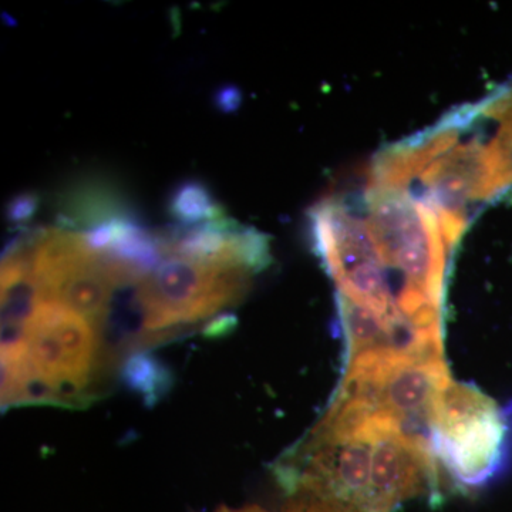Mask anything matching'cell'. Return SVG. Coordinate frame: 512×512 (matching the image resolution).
<instances>
[{"label": "cell", "instance_id": "cell-6", "mask_svg": "<svg viewBox=\"0 0 512 512\" xmlns=\"http://www.w3.org/2000/svg\"><path fill=\"white\" fill-rule=\"evenodd\" d=\"M477 106L497 126L495 133L488 134L484 130L471 106H466L468 121L490 151L501 191L505 192L512 187V80L478 101Z\"/></svg>", "mask_w": 512, "mask_h": 512}, {"label": "cell", "instance_id": "cell-4", "mask_svg": "<svg viewBox=\"0 0 512 512\" xmlns=\"http://www.w3.org/2000/svg\"><path fill=\"white\" fill-rule=\"evenodd\" d=\"M372 436L370 511L392 512L439 483V461L429 444L386 426L373 427Z\"/></svg>", "mask_w": 512, "mask_h": 512}, {"label": "cell", "instance_id": "cell-1", "mask_svg": "<svg viewBox=\"0 0 512 512\" xmlns=\"http://www.w3.org/2000/svg\"><path fill=\"white\" fill-rule=\"evenodd\" d=\"M255 269L239 262L197 259L165 252L136 288L144 349L205 323V330L244 298Z\"/></svg>", "mask_w": 512, "mask_h": 512}, {"label": "cell", "instance_id": "cell-3", "mask_svg": "<svg viewBox=\"0 0 512 512\" xmlns=\"http://www.w3.org/2000/svg\"><path fill=\"white\" fill-rule=\"evenodd\" d=\"M372 457V431L345 429L320 420L281 458L276 473L291 495H316L372 512Z\"/></svg>", "mask_w": 512, "mask_h": 512}, {"label": "cell", "instance_id": "cell-2", "mask_svg": "<svg viewBox=\"0 0 512 512\" xmlns=\"http://www.w3.org/2000/svg\"><path fill=\"white\" fill-rule=\"evenodd\" d=\"M431 450L457 484L468 488L487 484L507 458L503 414L476 386L451 380L437 407Z\"/></svg>", "mask_w": 512, "mask_h": 512}, {"label": "cell", "instance_id": "cell-10", "mask_svg": "<svg viewBox=\"0 0 512 512\" xmlns=\"http://www.w3.org/2000/svg\"><path fill=\"white\" fill-rule=\"evenodd\" d=\"M214 104L222 113H232L241 104V93L237 87L222 86L214 94Z\"/></svg>", "mask_w": 512, "mask_h": 512}, {"label": "cell", "instance_id": "cell-8", "mask_svg": "<svg viewBox=\"0 0 512 512\" xmlns=\"http://www.w3.org/2000/svg\"><path fill=\"white\" fill-rule=\"evenodd\" d=\"M285 512H362L330 498L311 494H292Z\"/></svg>", "mask_w": 512, "mask_h": 512}, {"label": "cell", "instance_id": "cell-7", "mask_svg": "<svg viewBox=\"0 0 512 512\" xmlns=\"http://www.w3.org/2000/svg\"><path fill=\"white\" fill-rule=\"evenodd\" d=\"M167 211L178 225H198L225 217L224 208L200 180H185L175 185L167 201Z\"/></svg>", "mask_w": 512, "mask_h": 512}, {"label": "cell", "instance_id": "cell-9", "mask_svg": "<svg viewBox=\"0 0 512 512\" xmlns=\"http://www.w3.org/2000/svg\"><path fill=\"white\" fill-rule=\"evenodd\" d=\"M39 205L40 198L36 192H19L6 204V220L15 225L29 224L37 214Z\"/></svg>", "mask_w": 512, "mask_h": 512}, {"label": "cell", "instance_id": "cell-5", "mask_svg": "<svg viewBox=\"0 0 512 512\" xmlns=\"http://www.w3.org/2000/svg\"><path fill=\"white\" fill-rule=\"evenodd\" d=\"M138 217L119 188L104 180L77 181L60 198L57 224L60 228L89 229L119 218Z\"/></svg>", "mask_w": 512, "mask_h": 512}]
</instances>
